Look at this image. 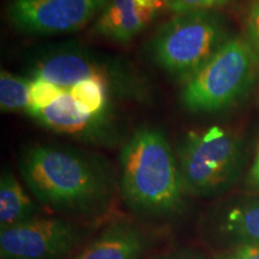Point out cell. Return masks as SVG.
I'll list each match as a JSON object with an SVG mask.
<instances>
[{
  "label": "cell",
  "mask_w": 259,
  "mask_h": 259,
  "mask_svg": "<svg viewBox=\"0 0 259 259\" xmlns=\"http://www.w3.org/2000/svg\"><path fill=\"white\" fill-rule=\"evenodd\" d=\"M177 158L186 193L216 196L240 177L246 160L245 141L218 125L192 130L179 141Z\"/></svg>",
  "instance_id": "obj_6"
},
{
  "label": "cell",
  "mask_w": 259,
  "mask_h": 259,
  "mask_svg": "<svg viewBox=\"0 0 259 259\" xmlns=\"http://www.w3.org/2000/svg\"><path fill=\"white\" fill-rule=\"evenodd\" d=\"M28 115L42 127L87 144L113 147L120 137L111 115H93L83 111L67 90L52 106Z\"/></svg>",
  "instance_id": "obj_9"
},
{
  "label": "cell",
  "mask_w": 259,
  "mask_h": 259,
  "mask_svg": "<svg viewBox=\"0 0 259 259\" xmlns=\"http://www.w3.org/2000/svg\"><path fill=\"white\" fill-rule=\"evenodd\" d=\"M247 184L252 190L259 191V142L257 145V150H255L253 162H252L250 171H248Z\"/></svg>",
  "instance_id": "obj_20"
},
{
  "label": "cell",
  "mask_w": 259,
  "mask_h": 259,
  "mask_svg": "<svg viewBox=\"0 0 259 259\" xmlns=\"http://www.w3.org/2000/svg\"><path fill=\"white\" fill-rule=\"evenodd\" d=\"M223 259H259V244H241Z\"/></svg>",
  "instance_id": "obj_19"
},
{
  "label": "cell",
  "mask_w": 259,
  "mask_h": 259,
  "mask_svg": "<svg viewBox=\"0 0 259 259\" xmlns=\"http://www.w3.org/2000/svg\"><path fill=\"white\" fill-rule=\"evenodd\" d=\"M65 89L44 78H31L30 82V108L27 114L40 111L53 105L63 95Z\"/></svg>",
  "instance_id": "obj_16"
},
{
  "label": "cell",
  "mask_w": 259,
  "mask_h": 259,
  "mask_svg": "<svg viewBox=\"0 0 259 259\" xmlns=\"http://www.w3.org/2000/svg\"><path fill=\"white\" fill-rule=\"evenodd\" d=\"M225 19L213 10L176 14L147 44L150 60L178 83H186L229 40Z\"/></svg>",
  "instance_id": "obj_4"
},
{
  "label": "cell",
  "mask_w": 259,
  "mask_h": 259,
  "mask_svg": "<svg viewBox=\"0 0 259 259\" xmlns=\"http://www.w3.org/2000/svg\"><path fill=\"white\" fill-rule=\"evenodd\" d=\"M176 259H203V258H200V257H198V255L192 254V253H189V252H187V253L180 254L179 257H177Z\"/></svg>",
  "instance_id": "obj_21"
},
{
  "label": "cell",
  "mask_w": 259,
  "mask_h": 259,
  "mask_svg": "<svg viewBox=\"0 0 259 259\" xmlns=\"http://www.w3.org/2000/svg\"><path fill=\"white\" fill-rule=\"evenodd\" d=\"M144 239L135 227L115 223L74 259H138Z\"/></svg>",
  "instance_id": "obj_11"
},
{
  "label": "cell",
  "mask_w": 259,
  "mask_h": 259,
  "mask_svg": "<svg viewBox=\"0 0 259 259\" xmlns=\"http://www.w3.org/2000/svg\"><path fill=\"white\" fill-rule=\"evenodd\" d=\"M246 40L259 57V0L252 2L246 16Z\"/></svg>",
  "instance_id": "obj_18"
},
{
  "label": "cell",
  "mask_w": 259,
  "mask_h": 259,
  "mask_svg": "<svg viewBox=\"0 0 259 259\" xmlns=\"http://www.w3.org/2000/svg\"><path fill=\"white\" fill-rule=\"evenodd\" d=\"M156 17L137 0H109L95 19L93 32L118 44L132 41Z\"/></svg>",
  "instance_id": "obj_10"
},
{
  "label": "cell",
  "mask_w": 259,
  "mask_h": 259,
  "mask_svg": "<svg viewBox=\"0 0 259 259\" xmlns=\"http://www.w3.org/2000/svg\"><path fill=\"white\" fill-rule=\"evenodd\" d=\"M221 229L240 244H259V199L228 209L221 221Z\"/></svg>",
  "instance_id": "obj_13"
},
{
  "label": "cell",
  "mask_w": 259,
  "mask_h": 259,
  "mask_svg": "<svg viewBox=\"0 0 259 259\" xmlns=\"http://www.w3.org/2000/svg\"><path fill=\"white\" fill-rule=\"evenodd\" d=\"M30 78H44L63 89L88 78H101L112 95L135 102H149L150 84L141 72L120 58L107 56L69 41L36 48L27 58Z\"/></svg>",
  "instance_id": "obj_3"
},
{
  "label": "cell",
  "mask_w": 259,
  "mask_h": 259,
  "mask_svg": "<svg viewBox=\"0 0 259 259\" xmlns=\"http://www.w3.org/2000/svg\"><path fill=\"white\" fill-rule=\"evenodd\" d=\"M36 208L21 183L9 169L0 179V226L2 229L17 226L34 219Z\"/></svg>",
  "instance_id": "obj_12"
},
{
  "label": "cell",
  "mask_w": 259,
  "mask_h": 259,
  "mask_svg": "<svg viewBox=\"0 0 259 259\" xmlns=\"http://www.w3.org/2000/svg\"><path fill=\"white\" fill-rule=\"evenodd\" d=\"M19 173L45 205L69 212H90L111 198L113 179L105 164L77 149L35 144L21 153Z\"/></svg>",
  "instance_id": "obj_1"
},
{
  "label": "cell",
  "mask_w": 259,
  "mask_h": 259,
  "mask_svg": "<svg viewBox=\"0 0 259 259\" xmlns=\"http://www.w3.org/2000/svg\"><path fill=\"white\" fill-rule=\"evenodd\" d=\"M258 76V54L246 38L231 37L183 84L180 103L194 114H216L245 100Z\"/></svg>",
  "instance_id": "obj_5"
},
{
  "label": "cell",
  "mask_w": 259,
  "mask_h": 259,
  "mask_svg": "<svg viewBox=\"0 0 259 259\" xmlns=\"http://www.w3.org/2000/svg\"><path fill=\"white\" fill-rule=\"evenodd\" d=\"M67 90L83 111L93 115H108L111 89L101 78H88Z\"/></svg>",
  "instance_id": "obj_14"
},
{
  "label": "cell",
  "mask_w": 259,
  "mask_h": 259,
  "mask_svg": "<svg viewBox=\"0 0 259 259\" xmlns=\"http://www.w3.org/2000/svg\"><path fill=\"white\" fill-rule=\"evenodd\" d=\"M30 77L8 70L0 72V107L3 113H28L30 108Z\"/></svg>",
  "instance_id": "obj_15"
},
{
  "label": "cell",
  "mask_w": 259,
  "mask_h": 259,
  "mask_svg": "<svg viewBox=\"0 0 259 259\" xmlns=\"http://www.w3.org/2000/svg\"><path fill=\"white\" fill-rule=\"evenodd\" d=\"M120 185L126 203L147 215H170L186 192L173 148L161 128L142 126L120 153Z\"/></svg>",
  "instance_id": "obj_2"
},
{
  "label": "cell",
  "mask_w": 259,
  "mask_h": 259,
  "mask_svg": "<svg viewBox=\"0 0 259 259\" xmlns=\"http://www.w3.org/2000/svg\"><path fill=\"white\" fill-rule=\"evenodd\" d=\"M109 0H10L11 27L29 36L71 34L96 19Z\"/></svg>",
  "instance_id": "obj_7"
},
{
  "label": "cell",
  "mask_w": 259,
  "mask_h": 259,
  "mask_svg": "<svg viewBox=\"0 0 259 259\" xmlns=\"http://www.w3.org/2000/svg\"><path fill=\"white\" fill-rule=\"evenodd\" d=\"M78 229L61 219H31L0 232L3 259H59L72 250Z\"/></svg>",
  "instance_id": "obj_8"
},
{
  "label": "cell",
  "mask_w": 259,
  "mask_h": 259,
  "mask_svg": "<svg viewBox=\"0 0 259 259\" xmlns=\"http://www.w3.org/2000/svg\"><path fill=\"white\" fill-rule=\"evenodd\" d=\"M231 0H167V8L174 14L194 11V10H213L229 3Z\"/></svg>",
  "instance_id": "obj_17"
}]
</instances>
